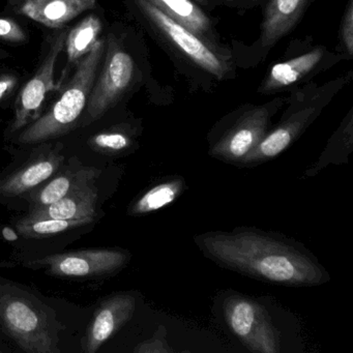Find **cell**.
<instances>
[{
    "label": "cell",
    "instance_id": "obj_4",
    "mask_svg": "<svg viewBox=\"0 0 353 353\" xmlns=\"http://www.w3.org/2000/svg\"><path fill=\"white\" fill-rule=\"evenodd\" d=\"M0 322L26 352H59L57 336L47 314L28 294L0 290Z\"/></svg>",
    "mask_w": 353,
    "mask_h": 353
},
{
    "label": "cell",
    "instance_id": "obj_29",
    "mask_svg": "<svg viewBox=\"0 0 353 353\" xmlns=\"http://www.w3.org/2000/svg\"><path fill=\"white\" fill-rule=\"evenodd\" d=\"M229 1H232V0H229ZM252 1H258V0H252Z\"/></svg>",
    "mask_w": 353,
    "mask_h": 353
},
{
    "label": "cell",
    "instance_id": "obj_17",
    "mask_svg": "<svg viewBox=\"0 0 353 353\" xmlns=\"http://www.w3.org/2000/svg\"><path fill=\"white\" fill-rule=\"evenodd\" d=\"M161 12L212 44V23L193 0H148Z\"/></svg>",
    "mask_w": 353,
    "mask_h": 353
},
{
    "label": "cell",
    "instance_id": "obj_12",
    "mask_svg": "<svg viewBox=\"0 0 353 353\" xmlns=\"http://www.w3.org/2000/svg\"><path fill=\"white\" fill-rule=\"evenodd\" d=\"M98 170L92 171L81 179L67 196L46 208L32 210L28 216L52 218L61 220H82L94 219L97 216L98 189L96 181Z\"/></svg>",
    "mask_w": 353,
    "mask_h": 353
},
{
    "label": "cell",
    "instance_id": "obj_23",
    "mask_svg": "<svg viewBox=\"0 0 353 353\" xmlns=\"http://www.w3.org/2000/svg\"><path fill=\"white\" fill-rule=\"evenodd\" d=\"M0 40L12 44H24L28 42V34L15 20L0 17Z\"/></svg>",
    "mask_w": 353,
    "mask_h": 353
},
{
    "label": "cell",
    "instance_id": "obj_1",
    "mask_svg": "<svg viewBox=\"0 0 353 353\" xmlns=\"http://www.w3.org/2000/svg\"><path fill=\"white\" fill-rule=\"evenodd\" d=\"M208 259L228 270L262 282L312 287L330 281L317 258L301 243L278 233L239 227L195 236Z\"/></svg>",
    "mask_w": 353,
    "mask_h": 353
},
{
    "label": "cell",
    "instance_id": "obj_5",
    "mask_svg": "<svg viewBox=\"0 0 353 353\" xmlns=\"http://www.w3.org/2000/svg\"><path fill=\"white\" fill-rule=\"evenodd\" d=\"M229 330L254 353H279L281 336L266 307L257 299L230 293L222 305Z\"/></svg>",
    "mask_w": 353,
    "mask_h": 353
},
{
    "label": "cell",
    "instance_id": "obj_19",
    "mask_svg": "<svg viewBox=\"0 0 353 353\" xmlns=\"http://www.w3.org/2000/svg\"><path fill=\"white\" fill-rule=\"evenodd\" d=\"M102 30L103 24L100 18L96 15H88L68 32L65 43L68 55L67 69L77 65L92 51L100 40L99 37Z\"/></svg>",
    "mask_w": 353,
    "mask_h": 353
},
{
    "label": "cell",
    "instance_id": "obj_28",
    "mask_svg": "<svg viewBox=\"0 0 353 353\" xmlns=\"http://www.w3.org/2000/svg\"><path fill=\"white\" fill-rule=\"evenodd\" d=\"M194 3H201V5H204L206 3V0H193Z\"/></svg>",
    "mask_w": 353,
    "mask_h": 353
},
{
    "label": "cell",
    "instance_id": "obj_22",
    "mask_svg": "<svg viewBox=\"0 0 353 353\" xmlns=\"http://www.w3.org/2000/svg\"><path fill=\"white\" fill-rule=\"evenodd\" d=\"M90 148L106 154H121L133 146L132 136L125 130L112 129L100 132L90 138Z\"/></svg>",
    "mask_w": 353,
    "mask_h": 353
},
{
    "label": "cell",
    "instance_id": "obj_27",
    "mask_svg": "<svg viewBox=\"0 0 353 353\" xmlns=\"http://www.w3.org/2000/svg\"><path fill=\"white\" fill-rule=\"evenodd\" d=\"M8 57H9V54H8L5 50H3V49H0V61H3V59Z\"/></svg>",
    "mask_w": 353,
    "mask_h": 353
},
{
    "label": "cell",
    "instance_id": "obj_7",
    "mask_svg": "<svg viewBox=\"0 0 353 353\" xmlns=\"http://www.w3.org/2000/svg\"><path fill=\"white\" fill-rule=\"evenodd\" d=\"M135 61L114 39L108 41L104 65L86 105L85 123L100 119L129 90L135 78Z\"/></svg>",
    "mask_w": 353,
    "mask_h": 353
},
{
    "label": "cell",
    "instance_id": "obj_8",
    "mask_svg": "<svg viewBox=\"0 0 353 353\" xmlns=\"http://www.w3.org/2000/svg\"><path fill=\"white\" fill-rule=\"evenodd\" d=\"M135 3L157 32L185 59L219 79L224 77L227 72L226 63L210 42L165 15L148 0H135Z\"/></svg>",
    "mask_w": 353,
    "mask_h": 353
},
{
    "label": "cell",
    "instance_id": "obj_13",
    "mask_svg": "<svg viewBox=\"0 0 353 353\" xmlns=\"http://www.w3.org/2000/svg\"><path fill=\"white\" fill-rule=\"evenodd\" d=\"M328 52L324 47L318 46L310 52L299 55L285 63H279L270 68L262 81L258 92L272 94L299 83L309 76L318 73L325 67Z\"/></svg>",
    "mask_w": 353,
    "mask_h": 353
},
{
    "label": "cell",
    "instance_id": "obj_3",
    "mask_svg": "<svg viewBox=\"0 0 353 353\" xmlns=\"http://www.w3.org/2000/svg\"><path fill=\"white\" fill-rule=\"evenodd\" d=\"M342 80L326 83L319 90H303L291 100V105L274 129L268 130L261 141L252 150L239 167H255L280 156L290 148L312 125L342 86Z\"/></svg>",
    "mask_w": 353,
    "mask_h": 353
},
{
    "label": "cell",
    "instance_id": "obj_15",
    "mask_svg": "<svg viewBox=\"0 0 353 353\" xmlns=\"http://www.w3.org/2000/svg\"><path fill=\"white\" fill-rule=\"evenodd\" d=\"M63 159L59 152H51L30 161L28 164L0 181V196L18 197L32 191L57 174L59 167L63 165Z\"/></svg>",
    "mask_w": 353,
    "mask_h": 353
},
{
    "label": "cell",
    "instance_id": "obj_24",
    "mask_svg": "<svg viewBox=\"0 0 353 353\" xmlns=\"http://www.w3.org/2000/svg\"><path fill=\"white\" fill-rule=\"evenodd\" d=\"M341 41L345 51L349 55L353 54V3L349 0L341 24Z\"/></svg>",
    "mask_w": 353,
    "mask_h": 353
},
{
    "label": "cell",
    "instance_id": "obj_9",
    "mask_svg": "<svg viewBox=\"0 0 353 353\" xmlns=\"http://www.w3.org/2000/svg\"><path fill=\"white\" fill-rule=\"evenodd\" d=\"M131 255L119 249H88L47 256L32 264L61 278L94 279L110 276L125 268Z\"/></svg>",
    "mask_w": 353,
    "mask_h": 353
},
{
    "label": "cell",
    "instance_id": "obj_6",
    "mask_svg": "<svg viewBox=\"0 0 353 353\" xmlns=\"http://www.w3.org/2000/svg\"><path fill=\"white\" fill-rule=\"evenodd\" d=\"M282 104V99H276L239 111L229 128L210 143V156L237 166L266 135L272 117Z\"/></svg>",
    "mask_w": 353,
    "mask_h": 353
},
{
    "label": "cell",
    "instance_id": "obj_16",
    "mask_svg": "<svg viewBox=\"0 0 353 353\" xmlns=\"http://www.w3.org/2000/svg\"><path fill=\"white\" fill-rule=\"evenodd\" d=\"M309 5V0H270L261 23L259 43L272 47L295 28Z\"/></svg>",
    "mask_w": 353,
    "mask_h": 353
},
{
    "label": "cell",
    "instance_id": "obj_21",
    "mask_svg": "<svg viewBox=\"0 0 353 353\" xmlns=\"http://www.w3.org/2000/svg\"><path fill=\"white\" fill-rule=\"evenodd\" d=\"M94 219L82 220H61L52 218L26 216L18 221V232L26 239H47L72 229L80 228L94 222Z\"/></svg>",
    "mask_w": 353,
    "mask_h": 353
},
{
    "label": "cell",
    "instance_id": "obj_25",
    "mask_svg": "<svg viewBox=\"0 0 353 353\" xmlns=\"http://www.w3.org/2000/svg\"><path fill=\"white\" fill-rule=\"evenodd\" d=\"M135 352L139 353H164L172 352V349L167 344L166 339L164 336H152L150 340L144 341L140 343L135 349Z\"/></svg>",
    "mask_w": 353,
    "mask_h": 353
},
{
    "label": "cell",
    "instance_id": "obj_26",
    "mask_svg": "<svg viewBox=\"0 0 353 353\" xmlns=\"http://www.w3.org/2000/svg\"><path fill=\"white\" fill-rule=\"evenodd\" d=\"M19 82V77L15 74L0 73V101L12 94Z\"/></svg>",
    "mask_w": 353,
    "mask_h": 353
},
{
    "label": "cell",
    "instance_id": "obj_18",
    "mask_svg": "<svg viewBox=\"0 0 353 353\" xmlns=\"http://www.w3.org/2000/svg\"><path fill=\"white\" fill-rule=\"evenodd\" d=\"M185 181L179 176L169 177L146 190L132 203L129 214L145 216L172 204L185 191Z\"/></svg>",
    "mask_w": 353,
    "mask_h": 353
},
{
    "label": "cell",
    "instance_id": "obj_10",
    "mask_svg": "<svg viewBox=\"0 0 353 353\" xmlns=\"http://www.w3.org/2000/svg\"><path fill=\"white\" fill-rule=\"evenodd\" d=\"M68 30L55 34L48 44V50L41 61L38 71L22 88L15 104V115L10 125V133L21 131L40 117L45 99L54 86V72L57 59L65 49Z\"/></svg>",
    "mask_w": 353,
    "mask_h": 353
},
{
    "label": "cell",
    "instance_id": "obj_20",
    "mask_svg": "<svg viewBox=\"0 0 353 353\" xmlns=\"http://www.w3.org/2000/svg\"><path fill=\"white\" fill-rule=\"evenodd\" d=\"M90 167L72 168L69 167L63 172L57 173L44 187L36 193H30V201L32 210L46 208L63 199L74 187L92 171Z\"/></svg>",
    "mask_w": 353,
    "mask_h": 353
},
{
    "label": "cell",
    "instance_id": "obj_14",
    "mask_svg": "<svg viewBox=\"0 0 353 353\" xmlns=\"http://www.w3.org/2000/svg\"><path fill=\"white\" fill-rule=\"evenodd\" d=\"M96 3L97 0H21L14 12L46 28L61 30Z\"/></svg>",
    "mask_w": 353,
    "mask_h": 353
},
{
    "label": "cell",
    "instance_id": "obj_11",
    "mask_svg": "<svg viewBox=\"0 0 353 353\" xmlns=\"http://www.w3.org/2000/svg\"><path fill=\"white\" fill-rule=\"evenodd\" d=\"M136 299L129 292L107 297L94 312L82 343L84 352L96 353L134 315Z\"/></svg>",
    "mask_w": 353,
    "mask_h": 353
},
{
    "label": "cell",
    "instance_id": "obj_2",
    "mask_svg": "<svg viewBox=\"0 0 353 353\" xmlns=\"http://www.w3.org/2000/svg\"><path fill=\"white\" fill-rule=\"evenodd\" d=\"M105 53V42L94 48L76 65V72L50 110L24 128L18 137L21 144L42 143L69 133L77 125L88 105Z\"/></svg>",
    "mask_w": 353,
    "mask_h": 353
}]
</instances>
